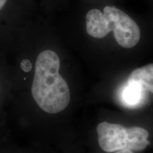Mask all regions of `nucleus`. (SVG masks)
<instances>
[{
	"instance_id": "nucleus-7",
	"label": "nucleus",
	"mask_w": 153,
	"mask_h": 153,
	"mask_svg": "<svg viewBox=\"0 0 153 153\" xmlns=\"http://www.w3.org/2000/svg\"><path fill=\"white\" fill-rule=\"evenodd\" d=\"M7 1V0H0V11L3 9Z\"/></svg>"
},
{
	"instance_id": "nucleus-5",
	"label": "nucleus",
	"mask_w": 153,
	"mask_h": 153,
	"mask_svg": "<svg viewBox=\"0 0 153 153\" xmlns=\"http://www.w3.org/2000/svg\"><path fill=\"white\" fill-rule=\"evenodd\" d=\"M128 79L137 82L145 91L153 94V63L134 70Z\"/></svg>"
},
{
	"instance_id": "nucleus-3",
	"label": "nucleus",
	"mask_w": 153,
	"mask_h": 153,
	"mask_svg": "<svg viewBox=\"0 0 153 153\" xmlns=\"http://www.w3.org/2000/svg\"><path fill=\"white\" fill-rule=\"evenodd\" d=\"M97 131L99 146L106 152L141 151L150 145L148 131L140 127L126 128L119 124L102 122L97 126Z\"/></svg>"
},
{
	"instance_id": "nucleus-8",
	"label": "nucleus",
	"mask_w": 153,
	"mask_h": 153,
	"mask_svg": "<svg viewBox=\"0 0 153 153\" xmlns=\"http://www.w3.org/2000/svg\"><path fill=\"white\" fill-rule=\"evenodd\" d=\"M115 153H134V152L131 150H118V151H116Z\"/></svg>"
},
{
	"instance_id": "nucleus-6",
	"label": "nucleus",
	"mask_w": 153,
	"mask_h": 153,
	"mask_svg": "<svg viewBox=\"0 0 153 153\" xmlns=\"http://www.w3.org/2000/svg\"><path fill=\"white\" fill-rule=\"evenodd\" d=\"M21 68H22L24 72H29L32 68L31 63L27 59H25V60H23L22 62H21Z\"/></svg>"
},
{
	"instance_id": "nucleus-4",
	"label": "nucleus",
	"mask_w": 153,
	"mask_h": 153,
	"mask_svg": "<svg viewBox=\"0 0 153 153\" xmlns=\"http://www.w3.org/2000/svg\"><path fill=\"white\" fill-rule=\"evenodd\" d=\"M145 91L139 83L128 79L120 89L119 99L123 106L128 108H135L144 100Z\"/></svg>"
},
{
	"instance_id": "nucleus-1",
	"label": "nucleus",
	"mask_w": 153,
	"mask_h": 153,
	"mask_svg": "<svg viewBox=\"0 0 153 153\" xmlns=\"http://www.w3.org/2000/svg\"><path fill=\"white\" fill-rule=\"evenodd\" d=\"M60 61L54 51L46 50L38 55L31 91L38 106L48 114L65 109L70 101V89L59 74Z\"/></svg>"
},
{
	"instance_id": "nucleus-9",
	"label": "nucleus",
	"mask_w": 153,
	"mask_h": 153,
	"mask_svg": "<svg viewBox=\"0 0 153 153\" xmlns=\"http://www.w3.org/2000/svg\"><path fill=\"white\" fill-rule=\"evenodd\" d=\"M149 1H150V7H152V13H153V0H149Z\"/></svg>"
},
{
	"instance_id": "nucleus-2",
	"label": "nucleus",
	"mask_w": 153,
	"mask_h": 153,
	"mask_svg": "<svg viewBox=\"0 0 153 153\" xmlns=\"http://www.w3.org/2000/svg\"><path fill=\"white\" fill-rule=\"evenodd\" d=\"M85 22L88 35L102 39L112 31L115 41L124 49L133 48L141 41L142 29L135 17L114 5L89 9Z\"/></svg>"
}]
</instances>
